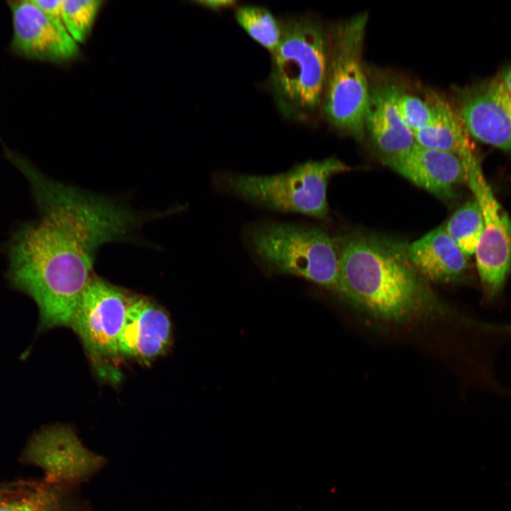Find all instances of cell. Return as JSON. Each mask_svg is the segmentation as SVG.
Masks as SVG:
<instances>
[{
	"label": "cell",
	"instance_id": "16",
	"mask_svg": "<svg viewBox=\"0 0 511 511\" xmlns=\"http://www.w3.org/2000/svg\"><path fill=\"white\" fill-rule=\"evenodd\" d=\"M429 102L433 116L427 126L413 133L416 143L453 153L465 161L476 157L470 135L458 114L436 94H431Z\"/></svg>",
	"mask_w": 511,
	"mask_h": 511
},
{
	"label": "cell",
	"instance_id": "19",
	"mask_svg": "<svg viewBox=\"0 0 511 511\" xmlns=\"http://www.w3.org/2000/svg\"><path fill=\"white\" fill-rule=\"evenodd\" d=\"M444 229L463 253H475L483 229V217L479 204L475 199L458 209L444 225Z\"/></svg>",
	"mask_w": 511,
	"mask_h": 511
},
{
	"label": "cell",
	"instance_id": "9",
	"mask_svg": "<svg viewBox=\"0 0 511 511\" xmlns=\"http://www.w3.org/2000/svg\"><path fill=\"white\" fill-rule=\"evenodd\" d=\"M28 458L40 467L46 480L65 485L81 483L100 471L106 459L86 448L75 432L65 425L45 429L31 442Z\"/></svg>",
	"mask_w": 511,
	"mask_h": 511
},
{
	"label": "cell",
	"instance_id": "3",
	"mask_svg": "<svg viewBox=\"0 0 511 511\" xmlns=\"http://www.w3.org/2000/svg\"><path fill=\"white\" fill-rule=\"evenodd\" d=\"M282 28L280 43L271 54L267 85L282 115L301 121L323 101L329 37L321 23L307 16L288 18Z\"/></svg>",
	"mask_w": 511,
	"mask_h": 511
},
{
	"label": "cell",
	"instance_id": "13",
	"mask_svg": "<svg viewBox=\"0 0 511 511\" xmlns=\"http://www.w3.org/2000/svg\"><path fill=\"white\" fill-rule=\"evenodd\" d=\"M171 342L167 313L154 302L135 296L119 334L120 355L147 363L166 352Z\"/></svg>",
	"mask_w": 511,
	"mask_h": 511
},
{
	"label": "cell",
	"instance_id": "12",
	"mask_svg": "<svg viewBox=\"0 0 511 511\" xmlns=\"http://www.w3.org/2000/svg\"><path fill=\"white\" fill-rule=\"evenodd\" d=\"M471 160L465 161L453 153L415 143L399 155L384 158L383 163L416 185L447 199L456 186L467 182Z\"/></svg>",
	"mask_w": 511,
	"mask_h": 511
},
{
	"label": "cell",
	"instance_id": "24",
	"mask_svg": "<svg viewBox=\"0 0 511 511\" xmlns=\"http://www.w3.org/2000/svg\"><path fill=\"white\" fill-rule=\"evenodd\" d=\"M499 77L511 96V67L505 70Z\"/></svg>",
	"mask_w": 511,
	"mask_h": 511
},
{
	"label": "cell",
	"instance_id": "6",
	"mask_svg": "<svg viewBox=\"0 0 511 511\" xmlns=\"http://www.w3.org/2000/svg\"><path fill=\"white\" fill-rule=\"evenodd\" d=\"M359 13L334 26L328 35L329 62L323 111L335 128L362 140L370 106V92L362 64L368 21Z\"/></svg>",
	"mask_w": 511,
	"mask_h": 511
},
{
	"label": "cell",
	"instance_id": "5",
	"mask_svg": "<svg viewBox=\"0 0 511 511\" xmlns=\"http://www.w3.org/2000/svg\"><path fill=\"white\" fill-rule=\"evenodd\" d=\"M349 167L339 159L311 160L270 175L224 172L213 176L218 190L261 208L324 219L329 179Z\"/></svg>",
	"mask_w": 511,
	"mask_h": 511
},
{
	"label": "cell",
	"instance_id": "23",
	"mask_svg": "<svg viewBox=\"0 0 511 511\" xmlns=\"http://www.w3.org/2000/svg\"><path fill=\"white\" fill-rule=\"evenodd\" d=\"M197 3L206 8H208V9H212L214 11H219V10H221L224 8L233 6L234 5V4L236 3V1L216 0V1H197Z\"/></svg>",
	"mask_w": 511,
	"mask_h": 511
},
{
	"label": "cell",
	"instance_id": "22",
	"mask_svg": "<svg viewBox=\"0 0 511 511\" xmlns=\"http://www.w3.org/2000/svg\"><path fill=\"white\" fill-rule=\"evenodd\" d=\"M32 1L48 18L65 27L63 22L64 0Z\"/></svg>",
	"mask_w": 511,
	"mask_h": 511
},
{
	"label": "cell",
	"instance_id": "18",
	"mask_svg": "<svg viewBox=\"0 0 511 511\" xmlns=\"http://www.w3.org/2000/svg\"><path fill=\"white\" fill-rule=\"evenodd\" d=\"M235 17L255 41L271 54L275 51L282 38V23L268 10L256 6H243L236 9Z\"/></svg>",
	"mask_w": 511,
	"mask_h": 511
},
{
	"label": "cell",
	"instance_id": "14",
	"mask_svg": "<svg viewBox=\"0 0 511 511\" xmlns=\"http://www.w3.org/2000/svg\"><path fill=\"white\" fill-rule=\"evenodd\" d=\"M400 88L386 84L370 94V106L366 120V130L383 158L399 155L415 143L413 133L405 126L397 108Z\"/></svg>",
	"mask_w": 511,
	"mask_h": 511
},
{
	"label": "cell",
	"instance_id": "17",
	"mask_svg": "<svg viewBox=\"0 0 511 511\" xmlns=\"http://www.w3.org/2000/svg\"><path fill=\"white\" fill-rule=\"evenodd\" d=\"M0 511H60V503L50 488L16 483L0 488Z\"/></svg>",
	"mask_w": 511,
	"mask_h": 511
},
{
	"label": "cell",
	"instance_id": "1",
	"mask_svg": "<svg viewBox=\"0 0 511 511\" xmlns=\"http://www.w3.org/2000/svg\"><path fill=\"white\" fill-rule=\"evenodd\" d=\"M26 170L40 216L13 240L9 278L36 302L42 328L71 327L99 248L129 238L148 216Z\"/></svg>",
	"mask_w": 511,
	"mask_h": 511
},
{
	"label": "cell",
	"instance_id": "4",
	"mask_svg": "<svg viewBox=\"0 0 511 511\" xmlns=\"http://www.w3.org/2000/svg\"><path fill=\"white\" fill-rule=\"evenodd\" d=\"M244 238L266 273L297 276L340 295L337 246L322 229L262 221L247 227Z\"/></svg>",
	"mask_w": 511,
	"mask_h": 511
},
{
	"label": "cell",
	"instance_id": "15",
	"mask_svg": "<svg viewBox=\"0 0 511 511\" xmlns=\"http://www.w3.org/2000/svg\"><path fill=\"white\" fill-rule=\"evenodd\" d=\"M410 260L422 276L435 282H449L460 278L467 268V256L439 226L407 248Z\"/></svg>",
	"mask_w": 511,
	"mask_h": 511
},
{
	"label": "cell",
	"instance_id": "7",
	"mask_svg": "<svg viewBox=\"0 0 511 511\" xmlns=\"http://www.w3.org/2000/svg\"><path fill=\"white\" fill-rule=\"evenodd\" d=\"M134 297L94 275L84 291L71 328L101 372L114 369L119 334Z\"/></svg>",
	"mask_w": 511,
	"mask_h": 511
},
{
	"label": "cell",
	"instance_id": "2",
	"mask_svg": "<svg viewBox=\"0 0 511 511\" xmlns=\"http://www.w3.org/2000/svg\"><path fill=\"white\" fill-rule=\"evenodd\" d=\"M337 251L343 297L385 322H409L431 313L432 300L407 249L358 236L344 240Z\"/></svg>",
	"mask_w": 511,
	"mask_h": 511
},
{
	"label": "cell",
	"instance_id": "21",
	"mask_svg": "<svg viewBox=\"0 0 511 511\" xmlns=\"http://www.w3.org/2000/svg\"><path fill=\"white\" fill-rule=\"evenodd\" d=\"M396 104L402 121L412 133L427 126L432 120L433 110L431 104L401 89Z\"/></svg>",
	"mask_w": 511,
	"mask_h": 511
},
{
	"label": "cell",
	"instance_id": "8",
	"mask_svg": "<svg viewBox=\"0 0 511 511\" xmlns=\"http://www.w3.org/2000/svg\"><path fill=\"white\" fill-rule=\"evenodd\" d=\"M467 182L479 204L483 229L475 253L477 268L488 299L501 291L511 266V222L482 172L478 158L468 164Z\"/></svg>",
	"mask_w": 511,
	"mask_h": 511
},
{
	"label": "cell",
	"instance_id": "11",
	"mask_svg": "<svg viewBox=\"0 0 511 511\" xmlns=\"http://www.w3.org/2000/svg\"><path fill=\"white\" fill-rule=\"evenodd\" d=\"M13 17L12 47L19 55L38 60L62 62L79 53L66 28L48 18L32 0L9 2Z\"/></svg>",
	"mask_w": 511,
	"mask_h": 511
},
{
	"label": "cell",
	"instance_id": "10",
	"mask_svg": "<svg viewBox=\"0 0 511 511\" xmlns=\"http://www.w3.org/2000/svg\"><path fill=\"white\" fill-rule=\"evenodd\" d=\"M458 115L469 135L511 151V96L500 77L463 91Z\"/></svg>",
	"mask_w": 511,
	"mask_h": 511
},
{
	"label": "cell",
	"instance_id": "20",
	"mask_svg": "<svg viewBox=\"0 0 511 511\" xmlns=\"http://www.w3.org/2000/svg\"><path fill=\"white\" fill-rule=\"evenodd\" d=\"M102 3L100 0H64V25L77 44L89 35Z\"/></svg>",
	"mask_w": 511,
	"mask_h": 511
}]
</instances>
